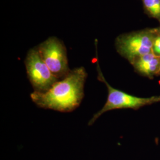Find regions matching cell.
Listing matches in <instances>:
<instances>
[{
    "label": "cell",
    "mask_w": 160,
    "mask_h": 160,
    "mask_svg": "<svg viewBox=\"0 0 160 160\" xmlns=\"http://www.w3.org/2000/svg\"><path fill=\"white\" fill-rule=\"evenodd\" d=\"M144 6L147 10L154 17H160V14L155 4L154 0H143Z\"/></svg>",
    "instance_id": "52a82bcc"
},
{
    "label": "cell",
    "mask_w": 160,
    "mask_h": 160,
    "mask_svg": "<svg viewBox=\"0 0 160 160\" xmlns=\"http://www.w3.org/2000/svg\"><path fill=\"white\" fill-rule=\"evenodd\" d=\"M87 73L84 67L71 70L62 80H58L46 92H33L32 101L39 108L61 112L77 109L84 97V87Z\"/></svg>",
    "instance_id": "6da1fadb"
},
{
    "label": "cell",
    "mask_w": 160,
    "mask_h": 160,
    "mask_svg": "<svg viewBox=\"0 0 160 160\" xmlns=\"http://www.w3.org/2000/svg\"><path fill=\"white\" fill-rule=\"evenodd\" d=\"M152 50L156 56H160V36L155 38L153 43Z\"/></svg>",
    "instance_id": "ba28073f"
},
{
    "label": "cell",
    "mask_w": 160,
    "mask_h": 160,
    "mask_svg": "<svg viewBox=\"0 0 160 160\" xmlns=\"http://www.w3.org/2000/svg\"><path fill=\"white\" fill-rule=\"evenodd\" d=\"M38 48L46 65L59 80L64 78L71 70L66 48L56 38H50L41 43Z\"/></svg>",
    "instance_id": "3957f363"
},
{
    "label": "cell",
    "mask_w": 160,
    "mask_h": 160,
    "mask_svg": "<svg viewBox=\"0 0 160 160\" xmlns=\"http://www.w3.org/2000/svg\"><path fill=\"white\" fill-rule=\"evenodd\" d=\"M25 63L30 82L35 92H47L59 80L43 61L38 48L28 52Z\"/></svg>",
    "instance_id": "277c9868"
},
{
    "label": "cell",
    "mask_w": 160,
    "mask_h": 160,
    "mask_svg": "<svg viewBox=\"0 0 160 160\" xmlns=\"http://www.w3.org/2000/svg\"><path fill=\"white\" fill-rule=\"evenodd\" d=\"M160 63L159 59L156 57L151 61L145 62L136 61L133 64L135 68L141 74L148 77H151L155 72H157Z\"/></svg>",
    "instance_id": "8992f818"
},
{
    "label": "cell",
    "mask_w": 160,
    "mask_h": 160,
    "mask_svg": "<svg viewBox=\"0 0 160 160\" xmlns=\"http://www.w3.org/2000/svg\"><path fill=\"white\" fill-rule=\"evenodd\" d=\"M98 74V79L104 82L108 88V96L103 108L92 116L88 123V125H92L101 115L110 110L119 109L137 110L147 105L160 102V96L146 98L136 97L115 89L106 81L100 71H99Z\"/></svg>",
    "instance_id": "7a4b0ae2"
},
{
    "label": "cell",
    "mask_w": 160,
    "mask_h": 160,
    "mask_svg": "<svg viewBox=\"0 0 160 160\" xmlns=\"http://www.w3.org/2000/svg\"><path fill=\"white\" fill-rule=\"evenodd\" d=\"M154 2L155 6L160 14V0H154Z\"/></svg>",
    "instance_id": "9c48e42d"
},
{
    "label": "cell",
    "mask_w": 160,
    "mask_h": 160,
    "mask_svg": "<svg viewBox=\"0 0 160 160\" xmlns=\"http://www.w3.org/2000/svg\"><path fill=\"white\" fill-rule=\"evenodd\" d=\"M154 39L148 33H137L127 34L118 38V51L132 63L138 58L151 53Z\"/></svg>",
    "instance_id": "5b68a950"
},
{
    "label": "cell",
    "mask_w": 160,
    "mask_h": 160,
    "mask_svg": "<svg viewBox=\"0 0 160 160\" xmlns=\"http://www.w3.org/2000/svg\"><path fill=\"white\" fill-rule=\"evenodd\" d=\"M157 73H159V74H160V65H159V68H158V71H157Z\"/></svg>",
    "instance_id": "30bf717a"
}]
</instances>
